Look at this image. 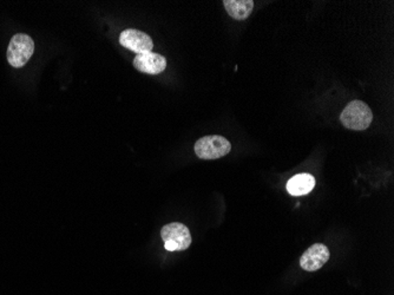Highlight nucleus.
I'll list each match as a JSON object with an SVG mask.
<instances>
[{"instance_id":"nucleus-1","label":"nucleus","mask_w":394,"mask_h":295,"mask_svg":"<svg viewBox=\"0 0 394 295\" xmlns=\"http://www.w3.org/2000/svg\"><path fill=\"white\" fill-rule=\"evenodd\" d=\"M340 121L349 130H366L373 121V113L369 105L361 100H352L341 113Z\"/></svg>"},{"instance_id":"nucleus-2","label":"nucleus","mask_w":394,"mask_h":295,"mask_svg":"<svg viewBox=\"0 0 394 295\" xmlns=\"http://www.w3.org/2000/svg\"><path fill=\"white\" fill-rule=\"evenodd\" d=\"M34 52V42L29 34H14L8 47V62L13 67H23Z\"/></svg>"},{"instance_id":"nucleus-3","label":"nucleus","mask_w":394,"mask_h":295,"mask_svg":"<svg viewBox=\"0 0 394 295\" xmlns=\"http://www.w3.org/2000/svg\"><path fill=\"white\" fill-rule=\"evenodd\" d=\"M230 150V142L219 135L204 136L195 143V154L201 160H217L229 154Z\"/></svg>"},{"instance_id":"nucleus-4","label":"nucleus","mask_w":394,"mask_h":295,"mask_svg":"<svg viewBox=\"0 0 394 295\" xmlns=\"http://www.w3.org/2000/svg\"><path fill=\"white\" fill-rule=\"evenodd\" d=\"M161 237L164 241V248L169 252L186 250L191 245V235L187 226L173 222L166 225L161 230Z\"/></svg>"},{"instance_id":"nucleus-5","label":"nucleus","mask_w":394,"mask_h":295,"mask_svg":"<svg viewBox=\"0 0 394 295\" xmlns=\"http://www.w3.org/2000/svg\"><path fill=\"white\" fill-rule=\"evenodd\" d=\"M120 43L125 49L138 54L151 52L154 49L153 39L138 30L129 29L123 31L120 36Z\"/></svg>"},{"instance_id":"nucleus-6","label":"nucleus","mask_w":394,"mask_h":295,"mask_svg":"<svg viewBox=\"0 0 394 295\" xmlns=\"http://www.w3.org/2000/svg\"><path fill=\"white\" fill-rule=\"evenodd\" d=\"M329 260V250L322 243L311 245L300 258V266L306 272H316Z\"/></svg>"},{"instance_id":"nucleus-7","label":"nucleus","mask_w":394,"mask_h":295,"mask_svg":"<svg viewBox=\"0 0 394 295\" xmlns=\"http://www.w3.org/2000/svg\"><path fill=\"white\" fill-rule=\"evenodd\" d=\"M133 67L136 70L148 75H158L166 70V59L161 54L155 52L138 54L133 59Z\"/></svg>"},{"instance_id":"nucleus-8","label":"nucleus","mask_w":394,"mask_h":295,"mask_svg":"<svg viewBox=\"0 0 394 295\" xmlns=\"http://www.w3.org/2000/svg\"><path fill=\"white\" fill-rule=\"evenodd\" d=\"M316 186V179L309 174H299L287 183V191L293 196L307 195Z\"/></svg>"},{"instance_id":"nucleus-9","label":"nucleus","mask_w":394,"mask_h":295,"mask_svg":"<svg viewBox=\"0 0 394 295\" xmlns=\"http://www.w3.org/2000/svg\"><path fill=\"white\" fill-rule=\"evenodd\" d=\"M224 9L235 21H245L254 9L253 0H224Z\"/></svg>"}]
</instances>
